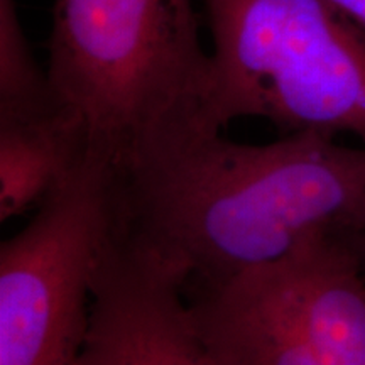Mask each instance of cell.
Instances as JSON below:
<instances>
[{
	"label": "cell",
	"mask_w": 365,
	"mask_h": 365,
	"mask_svg": "<svg viewBox=\"0 0 365 365\" xmlns=\"http://www.w3.org/2000/svg\"><path fill=\"white\" fill-rule=\"evenodd\" d=\"M122 234L207 287L340 230L365 198V145L314 132L232 143L193 125L117 166Z\"/></svg>",
	"instance_id": "cell-1"
},
{
	"label": "cell",
	"mask_w": 365,
	"mask_h": 365,
	"mask_svg": "<svg viewBox=\"0 0 365 365\" xmlns=\"http://www.w3.org/2000/svg\"><path fill=\"white\" fill-rule=\"evenodd\" d=\"M48 51L54 105L115 164L171 132L213 125L195 0H56Z\"/></svg>",
	"instance_id": "cell-2"
},
{
	"label": "cell",
	"mask_w": 365,
	"mask_h": 365,
	"mask_svg": "<svg viewBox=\"0 0 365 365\" xmlns=\"http://www.w3.org/2000/svg\"><path fill=\"white\" fill-rule=\"evenodd\" d=\"M213 38L207 115L365 145V31L328 0H203Z\"/></svg>",
	"instance_id": "cell-3"
},
{
	"label": "cell",
	"mask_w": 365,
	"mask_h": 365,
	"mask_svg": "<svg viewBox=\"0 0 365 365\" xmlns=\"http://www.w3.org/2000/svg\"><path fill=\"white\" fill-rule=\"evenodd\" d=\"M188 307L215 365H365V272L339 230L198 287Z\"/></svg>",
	"instance_id": "cell-4"
},
{
	"label": "cell",
	"mask_w": 365,
	"mask_h": 365,
	"mask_svg": "<svg viewBox=\"0 0 365 365\" xmlns=\"http://www.w3.org/2000/svg\"><path fill=\"white\" fill-rule=\"evenodd\" d=\"M120 220L118 171L88 153L0 247V365H78L91 286Z\"/></svg>",
	"instance_id": "cell-5"
},
{
	"label": "cell",
	"mask_w": 365,
	"mask_h": 365,
	"mask_svg": "<svg viewBox=\"0 0 365 365\" xmlns=\"http://www.w3.org/2000/svg\"><path fill=\"white\" fill-rule=\"evenodd\" d=\"M78 365H215L191 322L185 281L120 227L95 272Z\"/></svg>",
	"instance_id": "cell-6"
},
{
	"label": "cell",
	"mask_w": 365,
	"mask_h": 365,
	"mask_svg": "<svg viewBox=\"0 0 365 365\" xmlns=\"http://www.w3.org/2000/svg\"><path fill=\"white\" fill-rule=\"evenodd\" d=\"M88 153L83 134L54 103L0 115V220L39 208L70 181Z\"/></svg>",
	"instance_id": "cell-7"
},
{
	"label": "cell",
	"mask_w": 365,
	"mask_h": 365,
	"mask_svg": "<svg viewBox=\"0 0 365 365\" xmlns=\"http://www.w3.org/2000/svg\"><path fill=\"white\" fill-rule=\"evenodd\" d=\"M49 105L48 76L29 51L16 0H0V115L43 110Z\"/></svg>",
	"instance_id": "cell-8"
},
{
	"label": "cell",
	"mask_w": 365,
	"mask_h": 365,
	"mask_svg": "<svg viewBox=\"0 0 365 365\" xmlns=\"http://www.w3.org/2000/svg\"><path fill=\"white\" fill-rule=\"evenodd\" d=\"M339 232L345 237V240L349 242L354 252L357 254L365 272V198L360 202L357 210L352 213V217L346 220L345 225Z\"/></svg>",
	"instance_id": "cell-9"
},
{
	"label": "cell",
	"mask_w": 365,
	"mask_h": 365,
	"mask_svg": "<svg viewBox=\"0 0 365 365\" xmlns=\"http://www.w3.org/2000/svg\"><path fill=\"white\" fill-rule=\"evenodd\" d=\"M336 11H340L346 19L365 31V0H328Z\"/></svg>",
	"instance_id": "cell-10"
}]
</instances>
